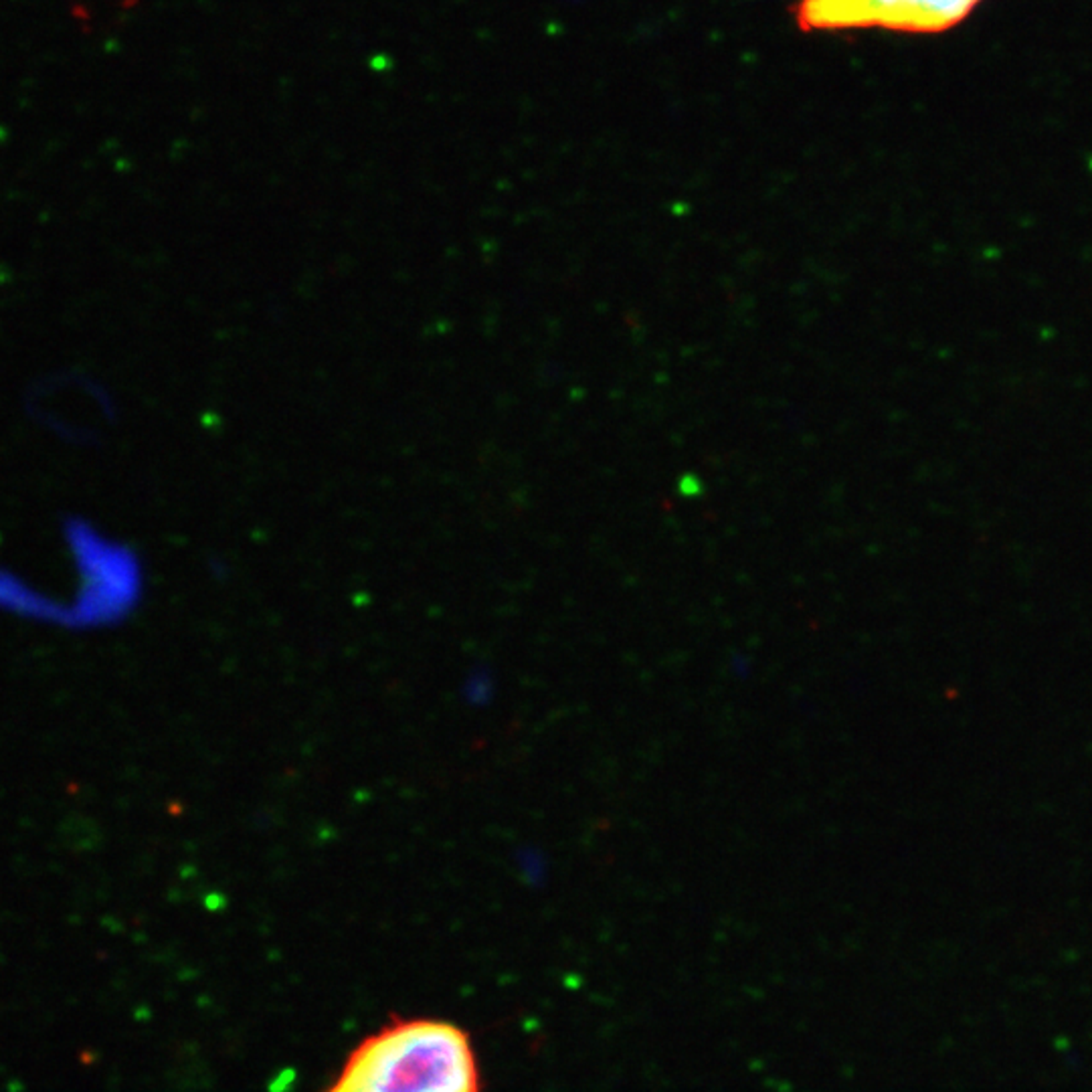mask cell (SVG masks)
<instances>
[{
  "instance_id": "3957f363",
  "label": "cell",
  "mask_w": 1092,
  "mask_h": 1092,
  "mask_svg": "<svg viewBox=\"0 0 1092 1092\" xmlns=\"http://www.w3.org/2000/svg\"><path fill=\"white\" fill-rule=\"evenodd\" d=\"M983 0H795L791 14L803 33L880 31L939 34L971 17Z\"/></svg>"
},
{
  "instance_id": "6da1fadb",
  "label": "cell",
  "mask_w": 1092,
  "mask_h": 1092,
  "mask_svg": "<svg viewBox=\"0 0 1092 1092\" xmlns=\"http://www.w3.org/2000/svg\"><path fill=\"white\" fill-rule=\"evenodd\" d=\"M322 1092H480L478 1060L460 1026L398 1017L364 1037Z\"/></svg>"
},
{
  "instance_id": "277c9868",
  "label": "cell",
  "mask_w": 1092,
  "mask_h": 1092,
  "mask_svg": "<svg viewBox=\"0 0 1092 1092\" xmlns=\"http://www.w3.org/2000/svg\"><path fill=\"white\" fill-rule=\"evenodd\" d=\"M0 613L24 621L65 627L63 597H53L8 569H0Z\"/></svg>"
},
{
  "instance_id": "7a4b0ae2",
  "label": "cell",
  "mask_w": 1092,
  "mask_h": 1092,
  "mask_svg": "<svg viewBox=\"0 0 1092 1092\" xmlns=\"http://www.w3.org/2000/svg\"><path fill=\"white\" fill-rule=\"evenodd\" d=\"M65 544L75 570L73 593L63 597L65 627L96 629L124 619L140 595L136 554L83 523L67 526Z\"/></svg>"
}]
</instances>
